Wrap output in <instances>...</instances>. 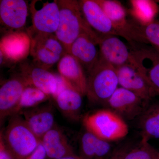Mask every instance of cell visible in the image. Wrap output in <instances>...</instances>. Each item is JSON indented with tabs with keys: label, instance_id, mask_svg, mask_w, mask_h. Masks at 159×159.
Returning <instances> with one entry per match:
<instances>
[{
	"label": "cell",
	"instance_id": "cell-29",
	"mask_svg": "<svg viewBox=\"0 0 159 159\" xmlns=\"http://www.w3.org/2000/svg\"><path fill=\"white\" fill-rule=\"evenodd\" d=\"M25 159H48L45 149L41 142L36 149Z\"/></svg>",
	"mask_w": 159,
	"mask_h": 159
},
{
	"label": "cell",
	"instance_id": "cell-27",
	"mask_svg": "<svg viewBox=\"0 0 159 159\" xmlns=\"http://www.w3.org/2000/svg\"><path fill=\"white\" fill-rule=\"evenodd\" d=\"M140 34L145 41L150 43L159 54V21L154 20L139 27Z\"/></svg>",
	"mask_w": 159,
	"mask_h": 159
},
{
	"label": "cell",
	"instance_id": "cell-21",
	"mask_svg": "<svg viewBox=\"0 0 159 159\" xmlns=\"http://www.w3.org/2000/svg\"><path fill=\"white\" fill-rule=\"evenodd\" d=\"M31 40L28 34L22 32L8 33L1 41V50L4 59L16 61L22 60L30 53Z\"/></svg>",
	"mask_w": 159,
	"mask_h": 159
},
{
	"label": "cell",
	"instance_id": "cell-31",
	"mask_svg": "<svg viewBox=\"0 0 159 159\" xmlns=\"http://www.w3.org/2000/svg\"><path fill=\"white\" fill-rule=\"evenodd\" d=\"M57 159H80V158L79 156L76 154L75 155L71 156L66 157L62 158Z\"/></svg>",
	"mask_w": 159,
	"mask_h": 159
},
{
	"label": "cell",
	"instance_id": "cell-20",
	"mask_svg": "<svg viewBox=\"0 0 159 159\" xmlns=\"http://www.w3.org/2000/svg\"><path fill=\"white\" fill-rule=\"evenodd\" d=\"M114 149L110 142L85 129L80 139L78 156L80 159H108Z\"/></svg>",
	"mask_w": 159,
	"mask_h": 159
},
{
	"label": "cell",
	"instance_id": "cell-16",
	"mask_svg": "<svg viewBox=\"0 0 159 159\" xmlns=\"http://www.w3.org/2000/svg\"><path fill=\"white\" fill-rule=\"evenodd\" d=\"M28 14L27 2L24 0H1V23L11 33L20 32L25 25Z\"/></svg>",
	"mask_w": 159,
	"mask_h": 159
},
{
	"label": "cell",
	"instance_id": "cell-19",
	"mask_svg": "<svg viewBox=\"0 0 159 159\" xmlns=\"http://www.w3.org/2000/svg\"><path fill=\"white\" fill-rule=\"evenodd\" d=\"M41 142L45 149L48 159L62 158L76 155L66 136L55 125L43 136Z\"/></svg>",
	"mask_w": 159,
	"mask_h": 159
},
{
	"label": "cell",
	"instance_id": "cell-17",
	"mask_svg": "<svg viewBox=\"0 0 159 159\" xmlns=\"http://www.w3.org/2000/svg\"><path fill=\"white\" fill-rule=\"evenodd\" d=\"M59 8L57 1L47 2L32 12V26L28 33L55 34L59 25Z\"/></svg>",
	"mask_w": 159,
	"mask_h": 159
},
{
	"label": "cell",
	"instance_id": "cell-25",
	"mask_svg": "<svg viewBox=\"0 0 159 159\" xmlns=\"http://www.w3.org/2000/svg\"><path fill=\"white\" fill-rule=\"evenodd\" d=\"M50 97H51L34 87L27 86L22 94L15 115L19 114L24 110L38 106L48 100Z\"/></svg>",
	"mask_w": 159,
	"mask_h": 159
},
{
	"label": "cell",
	"instance_id": "cell-14",
	"mask_svg": "<svg viewBox=\"0 0 159 159\" xmlns=\"http://www.w3.org/2000/svg\"><path fill=\"white\" fill-rule=\"evenodd\" d=\"M19 114L24 117L29 128L40 140L55 125L54 108L51 103L24 110Z\"/></svg>",
	"mask_w": 159,
	"mask_h": 159
},
{
	"label": "cell",
	"instance_id": "cell-11",
	"mask_svg": "<svg viewBox=\"0 0 159 159\" xmlns=\"http://www.w3.org/2000/svg\"><path fill=\"white\" fill-rule=\"evenodd\" d=\"M19 74L25 80L28 86H33L53 97L57 90L56 75L48 70L25 61L19 66Z\"/></svg>",
	"mask_w": 159,
	"mask_h": 159
},
{
	"label": "cell",
	"instance_id": "cell-5",
	"mask_svg": "<svg viewBox=\"0 0 159 159\" xmlns=\"http://www.w3.org/2000/svg\"><path fill=\"white\" fill-rule=\"evenodd\" d=\"M31 40L30 54L35 65L48 70L59 62L67 52L55 34L28 33Z\"/></svg>",
	"mask_w": 159,
	"mask_h": 159
},
{
	"label": "cell",
	"instance_id": "cell-23",
	"mask_svg": "<svg viewBox=\"0 0 159 159\" xmlns=\"http://www.w3.org/2000/svg\"><path fill=\"white\" fill-rule=\"evenodd\" d=\"M138 119L142 140L159 139V102H150Z\"/></svg>",
	"mask_w": 159,
	"mask_h": 159
},
{
	"label": "cell",
	"instance_id": "cell-12",
	"mask_svg": "<svg viewBox=\"0 0 159 159\" xmlns=\"http://www.w3.org/2000/svg\"><path fill=\"white\" fill-rule=\"evenodd\" d=\"M99 36L88 34L80 35L72 44L69 51L82 67L86 75L98 63L99 59L98 45Z\"/></svg>",
	"mask_w": 159,
	"mask_h": 159
},
{
	"label": "cell",
	"instance_id": "cell-18",
	"mask_svg": "<svg viewBox=\"0 0 159 159\" xmlns=\"http://www.w3.org/2000/svg\"><path fill=\"white\" fill-rule=\"evenodd\" d=\"M60 75L70 87L86 95L87 77L80 63L70 54L66 53L57 65Z\"/></svg>",
	"mask_w": 159,
	"mask_h": 159
},
{
	"label": "cell",
	"instance_id": "cell-8",
	"mask_svg": "<svg viewBox=\"0 0 159 159\" xmlns=\"http://www.w3.org/2000/svg\"><path fill=\"white\" fill-rule=\"evenodd\" d=\"M29 86L19 74L12 76L3 83L0 88V124L15 114L25 89Z\"/></svg>",
	"mask_w": 159,
	"mask_h": 159
},
{
	"label": "cell",
	"instance_id": "cell-6",
	"mask_svg": "<svg viewBox=\"0 0 159 159\" xmlns=\"http://www.w3.org/2000/svg\"><path fill=\"white\" fill-rule=\"evenodd\" d=\"M148 104L136 94L121 87L114 92L105 105L125 121L139 119Z\"/></svg>",
	"mask_w": 159,
	"mask_h": 159
},
{
	"label": "cell",
	"instance_id": "cell-26",
	"mask_svg": "<svg viewBox=\"0 0 159 159\" xmlns=\"http://www.w3.org/2000/svg\"><path fill=\"white\" fill-rule=\"evenodd\" d=\"M159 151L149 144L148 141L141 139L126 155L124 159H158Z\"/></svg>",
	"mask_w": 159,
	"mask_h": 159
},
{
	"label": "cell",
	"instance_id": "cell-4",
	"mask_svg": "<svg viewBox=\"0 0 159 159\" xmlns=\"http://www.w3.org/2000/svg\"><path fill=\"white\" fill-rule=\"evenodd\" d=\"M86 96L93 103L105 105L119 85L116 69L99 58L87 75Z\"/></svg>",
	"mask_w": 159,
	"mask_h": 159
},
{
	"label": "cell",
	"instance_id": "cell-24",
	"mask_svg": "<svg viewBox=\"0 0 159 159\" xmlns=\"http://www.w3.org/2000/svg\"><path fill=\"white\" fill-rule=\"evenodd\" d=\"M131 13L140 22L145 25L154 20L159 11L158 6L155 2L151 1H131Z\"/></svg>",
	"mask_w": 159,
	"mask_h": 159
},
{
	"label": "cell",
	"instance_id": "cell-22",
	"mask_svg": "<svg viewBox=\"0 0 159 159\" xmlns=\"http://www.w3.org/2000/svg\"><path fill=\"white\" fill-rule=\"evenodd\" d=\"M82 96L78 91L69 86L53 97L57 108L65 116L71 120H77L81 113Z\"/></svg>",
	"mask_w": 159,
	"mask_h": 159
},
{
	"label": "cell",
	"instance_id": "cell-28",
	"mask_svg": "<svg viewBox=\"0 0 159 159\" xmlns=\"http://www.w3.org/2000/svg\"><path fill=\"white\" fill-rule=\"evenodd\" d=\"M135 145L131 142L122 143L115 148L113 152L108 159H124L127 153Z\"/></svg>",
	"mask_w": 159,
	"mask_h": 159
},
{
	"label": "cell",
	"instance_id": "cell-10",
	"mask_svg": "<svg viewBox=\"0 0 159 159\" xmlns=\"http://www.w3.org/2000/svg\"><path fill=\"white\" fill-rule=\"evenodd\" d=\"M119 85L136 94L148 103L156 97L153 90L134 62L116 69Z\"/></svg>",
	"mask_w": 159,
	"mask_h": 159
},
{
	"label": "cell",
	"instance_id": "cell-7",
	"mask_svg": "<svg viewBox=\"0 0 159 159\" xmlns=\"http://www.w3.org/2000/svg\"><path fill=\"white\" fill-rule=\"evenodd\" d=\"M98 36L99 58L116 69L133 62L132 53L125 43L116 35L105 34Z\"/></svg>",
	"mask_w": 159,
	"mask_h": 159
},
{
	"label": "cell",
	"instance_id": "cell-1",
	"mask_svg": "<svg viewBox=\"0 0 159 159\" xmlns=\"http://www.w3.org/2000/svg\"><path fill=\"white\" fill-rule=\"evenodd\" d=\"M59 8V25L55 35L69 53L75 40L83 34H98L88 25L83 16L78 1L57 0Z\"/></svg>",
	"mask_w": 159,
	"mask_h": 159
},
{
	"label": "cell",
	"instance_id": "cell-9",
	"mask_svg": "<svg viewBox=\"0 0 159 159\" xmlns=\"http://www.w3.org/2000/svg\"><path fill=\"white\" fill-rule=\"evenodd\" d=\"M111 20L119 35L128 41L142 40L139 26L132 25L126 19V11L119 2L113 0H96Z\"/></svg>",
	"mask_w": 159,
	"mask_h": 159
},
{
	"label": "cell",
	"instance_id": "cell-3",
	"mask_svg": "<svg viewBox=\"0 0 159 159\" xmlns=\"http://www.w3.org/2000/svg\"><path fill=\"white\" fill-rule=\"evenodd\" d=\"M83 123L86 129L108 142L124 139L129 133L125 120L109 109L99 110L86 115Z\"/></svg>",
	"mask_w": 159,
	"mask_h": 159
},
{
	"label": "cell",
	"instance_id": "cell-32",
	"mask_svg": "<svg viewBox=\"0 0 159 159\" xmlns=\"http://www.w3.org/2000/svg\"><path fill=\"white\" fill-rule=\"evenodd\" d=\"M158 159H159V154L158 158Z\"/></svg>",
	"mask_w": 159,
	"mask_h": 159
},
{
	"label": "cell",
	"instance_id": "cell-15",
	"mask_svg": "<svg viewBox=\"0 0 159 159\" xmlns=\"http://www.w3.org/2000/svg\"><path fill=\"white\" fill-rule=\"evenodd\" d=\"M135 65L156 96H159V54L155 49H142L132 52Z\"/></svg>",
	"mask_w": 159,
	"mask_h": 159
},
{
	"label": "cell",
	"instance_id": "cell-13",
	"mask_svg": "<svg viewBox=\"0 0 159 159\" xmlns=\"http://www.w3.org/2000/svg\"><path fill=\"white\" fill-rule=\"evenodd\" d=\"M78 2L86 22L98 35H119L112 23L96 0H81Z\"/></svg>",
	"mask_w": 159,
	"mask_h": 159
},
{
	"label": "cell",
	"instance_id": "cell-2",
	"mask_svg": "<svg viewBox=\"0 0 159 159\" xmlns=\"http://www.w3.org/2000/svg\"><path fill=\"white\" fill-rule=\"evenodd\" d=\"M0 138L13 159H25L41 142L19 114L10 117Z\"/></svg>",
	"mask_w": 159,
	"mask_h": 159
},
{
	"label": "cell",
	"instance_id": "cell-30",
	"mask_svg": "<svg viewBox=\"0 0 159 159\" xmlns=\"http://www.w3.org/2000/svg\"><path fill=\"white\" fill-rule=\"evenodd\" d=\"M0 159H13L0 138Z\"/></svg>",
	"mask_w": 159,
	"mask_h": 159
}]
</instances>
